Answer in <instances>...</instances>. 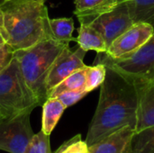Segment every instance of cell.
I'll use <instances>...</instances> for the list:
<instances>
[{"mask_svg": "<svg viewBox=\"0 0 154 153\" xmlns=\"http://www.w3.org/2000/svg\"><path fill=\"white\" fill-rule=\"evenodd\" d=\"M137 111L136 82L113 69L106 68V78L100 86L98 104L85 141L87 145H93L123 127L135 128Z\"/></svg>", "mask_w": 154, "mask_h": 153, "instance_id": "cell-1", "label": "cell"}, {"mask_svg": "<svg viewBox=\"0 0 154 153\" xmlns=\"http://www.w3.org/2000/svg\"><path fill=\"white\" fill-rule=\"evenodd\" d=\"M48 9L34 0H6L0 5V32L14 51L53 38Z\"/></svg>", "mask_w": 154, "mask_h": 153, "instance_id": "cell-2", "label": "cell"}, {"mask_svg": "<svg viewBox=\"0 0 154 153\" xmlns=\"http://www.w3.org/2000/svg\"><path fill=\"white\" fill-rule=\"evenodd\" d=\"M69 42L54 38L44 39L26 50L14 51L23 79L35 96L39 106L48 99L46 80L56 59Z\"/></svg>", "mask_w": 154, "mask_h": 153, "instance_id": "cell-3", "label": "cell"}, {"mask_svg": "<svg viewBox=\"0 0 154 153\" xmlns=\"http://www.w3.org/2000/svg\"><path fill=\"white\" fill-rule=\"evenodd\" d=\"M39 104L28 88L15 57L0 73V107L7 118L32 111Z\"/></svg>", "mask_w": 154, "mask_h": 153, "instance_id": "cell-4", "label": "cell"}, {"mask_svg": "<svg viewBox=\"0 0 154 153\" xmlns=\"http://www.w3.org/2000/svg\"><path fill=\"white\" fill-rule=\"evenodd\" d=\"M105 65L130 78L134 82L143 83L154 80V32L151 38L135 51L120 58H111L97 53L94 62Z\"/></svg>", "mask_w": 154, "mask_h": 153, "instance_id": "cell-5", "label": "cell"}, {"mask_svg": "<svg viewBox=\"0 0 154 153\" xmlns=\"http://www.w3.org/2000/svg\"><path fill=\"white\" fill-rule=\"evenodd\" d=\"M32 111L0 121V150L9 153H23L34 135L30 124Z\"/></svg>", "mask_w": 154, "mask_h": 153, "instance_id": "cell-6", "label": "cell"}, {"mask_svg": "<svg viewBox=\"0 0 154 153\" xmlns=\"http://www.w3.org/2000/svg\"><path fill=\"white\" fill-rule=\"evenodd\" d=\"M87 23L101 33L108 49L110 44L134 22L130 14L127 2H123L110 12L98 15Z\"/></svg>", "mask_w": 154, "mask_h": 153, "instance_id": "cell-7", "label": "cell"}, {"mask_svg": "<svg viewBox=\"0 0 154 153\" xmlns=\"http://www.w3.org/2000/svg\"><path fill=\"white\" fill-rule=\"evenodd\" d=\"M154 28L147 23H134L108 47L107 56L116 59L130 54L143 45L153 34Z\"/></svg>", "mask_w": 154, "mask_h": 153, "instance_id": "cell-8", "label": "cell"}, {"mask_svg": "<svg viewBox=\"0 0 154 153\" xmlns=\"http://www.w3.org/2000/svg\"><path fill=\"white\" fill-rule=\"evenodd\" d=\"M87 51L79 45L70 49L67 46L53 63L46 80V89L48 93L76 70L86 67L83 60Z\"/></svg>", "mask_w": 154, "mask_h": 153, "instance_id": "cell-9", "label": "cell"}, {"mask_svg": "<svg viewBox=\"0 0 154 153\" xmlns=\"http://www.w3.org/2000/svg\"><path fill=\"white\" fill-rule=\"evenodd\" d=\"M134 133V126L123 127L88 146V153H130L131 142Z\"/></svg>", "mask_w": 154, "mask_h": 153, "instance_id": "cell-10", "label": "cell"}, {"mask_svg": "<svg viewBox=\"0 0 154 153\" xmlns=\"http://www.w3.org/2000/svg\"><path fill=\"white\" fill-rule=\"evenodd\" d=\"M138 111L135 133L154 125V80L138 83Z\"/></svg>", "mask_w": 154, "mask_h": 153, "instance_id": "cell-11", "label": "cell"}, {"mask_svg": "<svg viewBox=\"0 0 154 153\" xmlns=\"http://www.w3.org/2000/svg\"><path fill=\"white\" fill-rule=\"evenodd\" d=\"M126 1L128 0H75L74 14L77 15L80 23H87Z\"/></svg>", "mask_w": 154, "mask_h": 153, "instance_id": "cell-12", "label": "cell"}, {"mask_svg": "<svg viewBox=\"0 0 154 153\" xmlns=\"http://www.w3.org/2000/svg\"><path fill=\"white\" fill-rule=\"evenodd\" d=\"M79 35L76 38L78 45L86 51L95 50L97 53H104L107 46L101 33L88 23H80L78 29Z\"/></svg>", "mask_w": 154, "mask_h": 153, "instance_id": "cell-13", "label": "cell"}, {"mask_svg": "<svg viewBox=\"0 0 154 153\" xmlns=\"http://www.w3.org/2000/svg\"><path fill=\"white\" fill-rule=\"evenodd\" d=\"M42 106V130L45 134L51 135L66 107L57 97L48 98Z\"/></svg>", "mask_w": 154, "mask_h": 153, "instance_id": "cell-14", "label": "cell"}, {"mask_svg": "<svg viewBox=\"0 0 154 153\" xmlns=\"http://www.w3.org/2000/svg\"><path fill=\"white\" fill-rule=\"evenodd\" d=\"M134 23H147L154 28V0L126 1Z\"/></svg>", "mask_w": 154, "mask_h": 153, "instance_id": "cell-15", "label": "cell"}, {"mask_svg": "<svg viewBox=\"0 0 154 153\" xmlns=\"http://www.w3.org/2000/svg\"><path fill=\"white\" fill-rule=\"evenodd\" d=\"M87 67L79 69L67 77L48 93V98L57 97L60 94L69 90H85Z\"/></svg>", "mask_w": 154, "mask_h": 153, "instance_id": "cell-16", "label": "cell"}, {"mask_svg": "<svg viewBox=\"0 0 154 153\" xmlns=\"http://www.w3.org/2000/svg\"><path fill=\"white\" fill-rule=\"evenodd\" d=\"M130 153H154V125L134 134Z\"/></svg>", "mask_w": 154, "mask_h": 153, "instance_id": "cell-17", "label": "cell"}, {"mask_svg": "<svg viewBox=\"0 0 154 153\" xmlns=\"http://www.w3.org/2000/svg\"><path fill=\"white\" fill-rule=\"evenodd\" d=\"M50 26L53 38L58 41L69 42L71 41H76V38H73L72 36L74 20L71 17L50 19Z\"/></svg>", "mask_w": 154, "mask_h": 153, "instance_id": "cell-18", "label": "cell"}, {"mask_svg": "<svg viewBox=\"0 0 154 153\" xmlns=\"http://www.w3.org/2000/svg\"><path fill=\"white\" fill-rule=\"evenodd\" d=\"M106 75V68L105 65L96 63L93 66H88L86 69V87L85 90L89 93L99 87Z\"/></svg>", "mask_w": 154, "mask_h": 153, "instance_id": "cell-19", "label": "cell"}, {"mask_svg": "<svg viewBox=\"0 0 154 153\" xmlns=\"http://www.w3.org/2000/svg\"><path fill=\"white\" fill-rule=\"evenodd\" d=\"M23 153H51L50 145V135L40 131L31 139Z\"/></svg>", "mask_w": 154, "mask_h": 153, "instance_id": "cell-20", "label": "cell"}, {"mask_svg": "<svg viewBox=\"0 0 154 153\" xmlns=\"http://www.w3.org/2000/svg\"><path fill=\"white\" fill-rule=\"evenodd\" d=\"M88 149L86 142L81 141L80 135H77L66 144L64 143L56 153H88Z\"/></svg>", "mask_w": 154, "mask_h": 153, "instance_id": "cell-21", "label": "cell"}, {"mask_svg": "<svg viewBox=\"0 0 154 153\" xmlns=\"http://www.w3.org/2000/svg\"><path fill=\"white\" fill-rule=\"evenodd\" d=\"M88 94V93L86 90H69L60 94L57 98L63 104L66 108H68L78 103Z\"/></svg>", "mask_w": 154, "mask_h": 153, "instance_id": "cell-22", "label": "cell"}, {"mask_svg": "<svg viewBox=\"0 0 154 153\" xmlns=\"http://www.w3.org/2000/svg\"><path fill=\"white\" fill-rule=\"evenodd\" d=\"M14 58V49L7 43L0 45V73L5 70Z\"/></svg>", "mask_w": 154, "mask_h": 153, "instance_id": "cell-23", "label": "cell"}, {"mask_svg": "<svg viewBox=\"0 0 154 153\" xmlns=\"http://www.w3.org/2000/svg\"><path fill=\"white\" fill-rule=\"evenodd\" d=\"M0 116H1V117H3V118H5H5H7V116H6L5 113L4 112V110H3L1 107H0Z\"/></svg>", "mask_w": 154, "mask_h": 153, "instance_id": "cell-24", "label": "cell"}, {"mask_svg": "<svg viewBox=\"0 0 154 153\" xmlns=\"http://www.w3.org/2000/svg\"><path fill=\"white\" fill-rule=\"evenodd\" d=\"M4 43H5V39L3 38V36H2V34L0 32V45H3Z\"/></svg>", "mask_w": 154, "mask_h": 153, "instance_id": "cell-25", "label": "cell"}, {"mask_svg": "<svg viewBox=\"0 0 154 153\" xmlns=\"http://www.w3.org/2000/svg\"><path fill=\"white\" fill-rule=\"evenodd\" d=\"M34 1H38V2H42V3H45V1H47V0H34Z\"/></svg>", "mask_w": 154, "mask_h": 153, "instance_id": "cell-26", "label": "cell"}, {"mask_svg": "<svg viewBox=\"0 0 154 153\" xmlns=\"http://www.w3.org/2000/svg\"><path fill=\"white\" fill-rule=\"evenodd\" d=\"M5 1H6V0H0V5H2L3 3H5Z\"/></svg>", "mask_w": 154, "mask_h": 153, "instance_id": "cell-27", "label": "cell"}, {"mask_svg": "<svg viewBox=\"0 0 154 153\" xmlns=\"http://www.w3.org/2000/svg\"><path fill=\"white\" fill-rule=\"evenodd\" d=\"M4 119H5V118H3V117L0 116V121H2V120H4Z\"/></svg>", "mask_w": 154, "mask_h": 153, "instance_id": "cell-28", "label": "cell"}]
</instances>
